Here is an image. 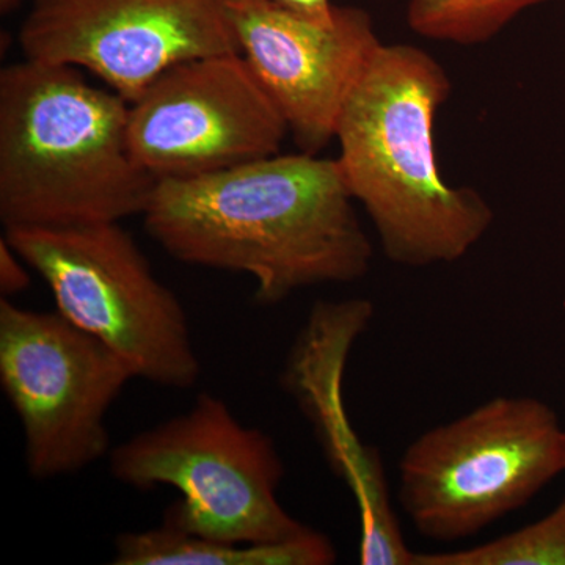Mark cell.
<instances>
[{
  "mask_svg": "<svg viewBox=\"0 0 565 565\" xmlns=\"http://www.w3.org/2000/svg\"><path fill=\"white\" fill-rule=\"evenodd\" d=\"M338 159L278 154L158 181L145 228L180 263L248 275L256 303L370 273L373 245Z\"/></svg>",
  "mask_w": 565,
  "mask_h": 565,
  "instance_id": "obj_1",
  "label": "cell"
},
{
  "mask_svg": "<svg viewBox=\"0 0 565 565\" xmlns=\"http://www.w3.org/2000/svg\"><path fill=\"white\" fill-rule=\"evenodd\" d=\"M452 85L429 52L385 44L345 103L337 137L345 184L374 223L390 262L426 267L462 259L492 226L484 196L444 180L435 120Z\"/></svg>",
  "mask_w": 565,
  "mask_h": 565,
  "instance_id": "obj_2",
  "label": "cell"
},
{
  "mask_svg": "<svg viewBox=\"0 0 565 565\" xmlns=\"http://www.w3.org/2000/svg\"><path fill=\"white\" fill-rule=\"evenodd\" d=\"M129 103L79 68L25 58L0 71V221L120 223L143 215L158 181L134 158Z\"/></svg>",
  "mask_w": 565,
  "mask_h": 565,
  "instance_id": "obj_3",
  "label": "cell"
},
{
  "mask_svg": "<svg viewBox=\"0 0 565 565\" xmlns=\"http://www.w3.org/2000/svg\"><path fill=\"white\" fill-rule=\"evenodd\" d=\"M110 471L137 490L174 487L163 523L189 534L270 544L305 533L278 501L285 465L273 438L244 426L221 397L202 393L185 414L111 449Z\"/></svg>",
  "mask_w": 565,
  "mask_h": 565,
  "instance_id": "obj_4",
  "label": "cell"
},
{
  "mask_svg": "<svg viewBox=\"0 0 565 565\" xmlns=\"http://www.w3.org/2000/svg\"><path fill=\"white\" fill-rule=\"evenodd\" d=\"M565 471V430L552 407L498 396L407 446L399 501L423 537H471L525 505Z\"/></svg>",
  "mask_w": 565,
  "mask_h": 565,
  "instance_id": "obj_5",
  "label": "cell"
},
{
  "mask_svg": "<svg viewBox=\"0 0 565 565\" xmlns=\"http://www.w3.org/2000/svg\"><path fill=\"white\" fill-rule=\"evenodd\" d=\"M63 318L98 338L137 379L189 390L202 375L188 315L120 223L6 230Z\"/></svg>",
  "mask_w": 565,
  "mask_h": 565,
  "instance_id": "obj_6",
  "label": "cell"
},
{
  "mask_svg": "<svg viewBox=\"0 0 565 565\" xmlns=\"http://www.w3.org/2000/svg\"><path fill=\"white\" fill-rule=\"evenodd\" d=\"M132 379L117 352L58 311L0 297V385L33 478L76 475L110 455L107 414Z\"/></svg>",
  "mask_w": 565,
  "mask_h": 565,
  "instance_id": "obj_7",
  "label": "cell"
},
{
  "mask_svg": "<svg viewBox=\"0 0 565 565\" xmlns=\"http://www.w3.org/2000/svg\"><path fill=\"white\" fill-rule=\"evenodd\" d=\"M232 0H33L25 58L87 70L129 104L167 71L241 52Z\"/></svg>",
  "mask_w": 565,
  "mask_h": 565,
  "instance_id": "obj_8",
  "label": "cell"
},
{
  "mask_svg": "<svg viewBox=\"0 0 565 565\" xmlns=\"http://www.w3.org/2000/svg\"><path fill=\"white\" fill-rule=\"evenodd\" d=\"M129 145L156 181L278 154L285 118L241 52L180 63L129 104Z\"/></svg>",
  "mask_w": 565,
  "mask_h": 565,
  "instance_id": "obj_9",
  "label": "cell"
},
{
  "mask_svg": "<svg viewBox=\"0 0 565 565\" xmlns=\"http://www.w3.org/2000/svg\"><path fill=\"white\" fill-rule=\"evenodd\" d=\"M241 54L278 107L300 152L319 154L382 41L373 17L337 7L321 24L270 0H232Z\"/></svg>",
  "mask_w": 565,
  "mask_h": 565,
  "instance_id": "obj_10",
  "label": "cell"
},
{
  "mask_svg": "<svg viewBox=\"0 0 565 565\" xmlns=\"http://www.w3.org/2000/svg\"><path fill=\"white\" fill-rule=\"evenodd\" d=\"M374 318L366 299L318 302L289 351L282 388L313 426L330 468L356 501L360 515V563L414 565L390 501L379 452L362 444L344 408L345 364L353 344Z\"/></svg>",
  "mask_w": 565,
  "mask_h": 565,
  "instance_id": "obj_11",
  "label": "cell"
},
{
  "mask_svg": "<svg viewBox=\"0 0 565 565\" xmlns=\"http://www.w3.org/2000/svg\"><path fill=\"white\" fill-rule=\"evenodd\" d=\"M337 550L327 535L305 533L270 544H237L189 534L162 522L117 535L114 565H330Z\"/></svg>",
  "mask_w": 565,
  "mask_h": 565,
  "instance_id": "obj_12",
  "label": "cell"
},
{
  "mask_svg": "<svg viewBox=\"0 0 565 565\" xmlns=\"http://www.w3.org/2000/svg\"><path fill=\"white\" fill-rule=\"evenodd\" d=\"M553 0H408V28L424 39L476 46L489 43L523 11Z\"/></svg>",
  "mask_w": 565,
  "mask_h": 565,
  "instance_id": "obj_13",
  "label": "cell"
},
{
  "mask_svg": "<svg viewBox=\"0 0 565 565\" xmlns=\"http://www.w3.org/2000/svg\"><path fill=\"white\" fill-rule=\"evenodd\" d=\"M414 565H565V500L545 519L489 544L416 553Z\"/></svg>",
  "mask_w": 565,
  "mask_h": 565,
  "instance_id": "obj_14",
  "label": "cell"
},
{
  "mask_svg": "<svg viewBox=\"0 0 565 565\" xmlns=\"http://www.w3.org/2000/svg\"><path fill=\"white\" fill-rule=\"evenodd\" d=\"M29 264L18 255L6 237L0 239V294L6 299L25 291L31 286Z\"/></svg>",
  "mask_w": 565,
  "mask_h": 565,
  "instance_id": "obj_15",
  "label": "cell"
},
{
  "mask_svg": "<svg viewBox=\"0 0 565 565\" xmlns=\"http://www.w3.org/2000/svg\"><path fill=\"white\" fill-rule=\"evenodd\" d=\"M270 2L292 11L299 17L307 18V20L321 22V24L332 22L334 9H337V6H333L330 0H270Z\"/></svg>",
  "mask_w": 565,
  "mask_h": 565,
  "instance_id": "obj_16",
  "label": "cell"
},
{
  "mask_svg": "<svg viewBox=\"0 0 565 565\" xmlns=\"http://www.w3.org/2000/svg\"><path fill=\"white\" fill-rule=\"evenodd\" d=\"M22 2L24 0H0V11H2V14H9L11 11L17 10Z\"/></svg>",
  "mask_w": 565,
  "mask_h": 565,
  "instance_id": "obj_17",
  "label": "cell"
}]
</instances>
